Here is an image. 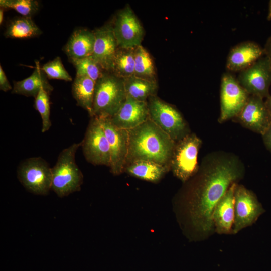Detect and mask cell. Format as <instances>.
<instances>
[{
  "instance_id": "1",
  "label": "cell",
  "mask_w": 271,
  "mask_h": 271,
  "mask_svg": "<svg viewBox=\"0 0 271 271\" xmlns=\"http://www.w3.org/2000/svg\"><path fill=\"white\" fill-rule=\"evenodd\" d=\"M243 173V166L235 156L219 154L208 156L185 202L189 222L197 232L205 235L215 231L214 209Z\"/></svg>"
},
{
  "instance_id": "2",
  "label": "cell",
  "mask_w": 271,
  "mask_h": 271,
  "mask_svg": "<svg viewBox=\"0 0 271 271\" xmlns=\"http://www.w3.org/2000/svg\"><path fill=\"white\" fill-rule=\"evenodd\" d=\"M128 131L126 165L136 161L147 160L170 168L176 142L153 121L149 118Z\"/></svg>"
},
{
  "instance_id": "3",
  "label": "cell",
  "mask_w": 271,
  "mask_h": 271,
  "mask_svg": "<svg viewBox=\"0 0 271 271\" xmlns=\"http://www.w3.org/2000/svg\"><path fill=\"white\" fill-rule=\"evenodd\" d=\"M126 96L124 79L111 72L104 71L95 82L92 117H112Z\"/></svg>"
},
{
  "instance_id": "4",
  "label": "cell",
  "mask_w": 271,
  "mask_h": 271,
  "mask_svg": "<svg viewBox=\"0 0 271 271\" xmlns=\"http://www.w3.org/2000/svg\"><path fill=\"white\" fill-rule=\"evenodd\" d=\"M81 142L73 143L59 154L52 168L51 189L60 197L78 191L83 183V174L77 165L75 155Z\"/></svg>"
},
{
  "instance_id": "5",
  "label": "cell",
  "mask_w": 271,
  "mask_h": 271,
  "mask_svg": "<svg viewBox=\"0 0 271 271\" xmlns=\"http://www.w3.org/2000/svg\"><path fill=\"white\" fill-rule=\"evenodd\" d=\"M149 118L176 143L190 133L189 127L176 108L156 95L147 100Z\"/></svg>"
},
{
  "instance_id": "6",
  "label": "cell",
  "mask_w": 271,
  "mask_h": 271,
  "mask_svg": "<svg viewBox=\"0 0 271 271\" xmlns=\"http://www.w3.org/2000/svg\"><path fill=\"white\" fill-rule=\"evenodd\" d=\"M201 145V140L195 133H191L176 143L170 170L183 183L195 175L199 170L197 160Z\"/></svg>"
},
{
  "instance_id": "7",
  "label": "cell",
  "mask_w": 271,
  "mask_h": 271,
  "mask_svg": "<svg viewBox=\"0 0 271 271\" xmlns=\"http://www.w3.org/2000/svg\"><path fill=\"white\" fill-rule=\"evenodd\" d=\"M17 173L22 184L34 194L46 195L51 189L52 168L41 157L24 160L20 164Z\"/></svg>"
},
{
  "instance_id": "8",
  "label": "cell",
  "mask_w": 271,
  "mask_h": 271,
  "mask_svg": "<svg viewBox=\"0 0 271 271\" xmlns=\"http://www.w3.org/2000/svg\"><path fill=\"white\" fill-rule=\"evenodd\" d=\"M87 127L82 149L86 160L94 165H105L109 167L110 151L108 141L98 117L93 116Z\"/></svg>"
},
{
  "instance_id": "9",
  "label": "cell",
  "mask_w": 271,
  "mask_h": 271,
  "mask_svg": "<svg viewBox=\"0 0 271 271\" xmlns=\"http://www.w3.org/2000/svg\"><path fill=\"white\" fill-rule=\"evenodd\" d=\"M249 96L231 72L223 73L221 79L219 122L234 118L242 109Z\"/></svg>"
},
{
  "instance_id": "10",
  "label": "cell",
  "mask_w": 271,
  "mask_h": 271,
  "mask_svg": "<svg viewBox=\"0 0 271 271\" xmlns=\"http://www.w3.org/2000/svg\"><path fill=\"white\" fill-rule=\"evenodd\" d=\"M264 212L255 194L237 184L234 193V221L233 234L252 225Z\"/></svg>"
},
{
  "instance_id": "11",
  "label": "cell",
  "mask_w": 271,
  "mask_h": 271,
  "mask_svg": "<svg viewBox=\"0 0 271 271\" xmlns=\"http://www.w3.org/2000/svg\"><path fill=\"white\" fill-rule=\"evenodd\" d=\"M111 24L118 47L136 48L141 45L144 29L129 5L117 13Z\"/></svg>"
},
{
  "instance_id": "12",
  "label": "cell",
  "mask_w": 271,
  "mask_h": 271,
  "mask_svg": "<svg viewBox=\"0 0 271 271\" xmlns=\"http://www.w3.org/2000/svg\"><path fill=\"white\" fill-rule=\"evenodd\" d=\"M240 85L250 95L262 99L269 95L271 85V63L264 55L247 68L239 72L237 77Z\"/></svg>"
},
{
  "instance_id": "13",
  "label": "cell",
  "mask_w": 271,
  "mask_h": 271,
  "mask_svg": "<svg viewBox=\"0 0 271 271\" xmlns=\"http://www.w3.org/2000/svg\"><path fill=\"white\" fill-rule=\"evenodd\" d=\"M109 142L110 151V171L114 175L124 172L128 147V131L113 124L109 117H98Z\"/></svg>"
},
{
  "instance_id": "14",
  "label": "cell",
  "mask_w": 271,
  "mask_h": 271,
  "mask_svg": "<svg viewBox=\"0 0 271 271\" xmlns=\"http://www.w3.org/2000/svg\"><path fill=\"white\" fill-rule=\"evenodd\" d=\"M244 127L262 135L271 124V116L261 97L250 95L239 113L233 118Z\"/></svg>"
},
{
  "instance_id": "15",
  "label": "cell",
  "mask_w": 271,
  "mask_h": 271,
  "mask_svg": "<svg viewBox=\"0 0 271 271\" xmlns=\"http://www.w3.org/2000/svg\"><path fill=\"white\" fill-rule=\"evenodd\" d=\"M93 32L95 39L91 56L104 71L111 72L113 58L118 47L111 24Z\"/></svg>"
},
{
  "instance_id": "16",
  "label": "cell",
  "mask_w": 271,
  "mask_h": 271,
  "mask_svg": "<svg viewBox=\"0 0 271 271\" xmlns=\"http://www.w3.org/2000/svg\"><path fill=\"white\" fill-rule=\"evenodd\" d=\"M115 126L129 130L149 118L147 102L135 100L127 96L116 113L109 117Z\"/></svg>"
},
{
  "instance_id": "17",
  "label": "cell",
  "mask_w": 271,
  "mask_h": 271,
  "mask_svg": "<svg viewBox=\"0 0 271 271\" xmlns=\"http://www.w3.org/2000/svg\"><path fill=\"white\" fill-rule=\"evenodd\" d=\"M264 55L263 48L257 43L246 41L234 46L230 50L226 68L229 72H240Z\"/></svg>"
},
{
  "instance_id": "18",
  "label": "cell",
  "mask_w": 271,
  "mask_h": 271,
  "mask_svg": "<svg viewBox=\"0 0 271 271\" xmlns=\"http://www.w3.org/2000/svg\"><path fill=\"white\" fill-rule=\"evenodd\" d=\"M233 184L216 205L212 214L215 231L219 234H233L234 221V193Z\"/></svg>"
},
{
  "instance_id": "19",
  "label": "cell",
  "mask_w": 271,
  "mask_h": 271,
  "mask_svg": "<svg viewBox=\"0 0 271 271\" xmlns=\"http://www.w3.org/2000/svg\"><path fill=\"white\" fill-rule=\"evenodd\" d=\"M95 39L93 31L84 28L74 31L63 48L69 61L91 56Z\"/></svg>"
},
{
  "instance_id": "20",
  "label": "cell",
  "mask_w": 271,
  "mask_h": 271,
  "mask_svg": "<svg viewBox=\"0 0 271 271\" xmlns=\"http://www.w3.org/2000/svg\"><path fill=\"white\" fill-rule=\"evenodd\" d=\"M36 68L28 77L13 83L12 93L35 98L42 89L45 90L50 95L53 87L49 83L48 78L42 70L38 62Z\"/></svg>"
},
{
  "instance_id": "21",
  "label": "cell",
  "mask_w": 271,
  "mask_h": 271,
  "mask_svg": "<svg viewBox=\"0 0 271 271\" xmlns=\"http://www.w3.org/2000/svg\"><path fill=\"white\" fill-rule=\"evenodd\" d=\"M170 170L169 166L147 160H138L126 165L124 172L146 181L158 183Z\"/></svg>"
},
{
  "instance_id": "22",
  "label": "cell",
  "mask_w": 271,
  "mask_h": 271,
  "mask_svg": "<svg viewBox=\"0 0 271 271\" xmlns=\"http://www.w3.org/2000/svg\"><path fill=\"white\" fill-rule=\"evenodd\" d=\"M95 82L87 77L76 75L72 85V94L77 105L87 111L90 117L93 116Z\"/></svg>"
},
{
  "instance_id": "23",
  "label": "cell",
  "mask_w": 271,
  "mask_h": 271,
  "mask_svg": "<svg viewBox=\"0 0 271 271\" xmlns=\"http://www.w3.org/2000/svg\"><path fill=\"white\" fill-rule=\"evenodd\" d=\"M42 31L32 18L18 17L8 24L4 32L6 38L30 39L40 35Z\"/></svg>"
},
{
  "instance_id": "24",
  "label": "cell",
  "mask_w": 271,
  "mask_h": 271,
  "mask_svg": "<svg viewBox=\"0 0 271 271\" xmlns=\"http://www.w3.org/2000/svg\"><path fill=\"white\" fill-rule=\"evenodd\" d=\"M127 96L143 102H147L151 96L156 95L157 82L141 78L134 75L123 79Z\"/></svg>"
},
{
  "instance_id": "25",
  "label": "cell",
  "mask_w": 271,
  "mask_h": 271,
  "mask_svg": "<svg viewBox=\"0 0 271 271\" xmlns=\"http://www.w3.org/2000/svg\"><path fill=\"white\" fill-rule=\"evenodd\" d=\"M134 48H117L111 72L123 79L134 75Z\"/></svg>"
},
{
  "instance_id": "26",
  "label": "cell",
  "mask_w": 271,
  "mask_h": 271,
  "mask_svg": "<svg viewBox=\"0 0 271 271\" xmlns=\"http://www.w3.org/2000/svg\"><path fill=\"white\" fill-rule=\"evenodd\" d=\"M135 76L156 82L153 60L148 51L141 45L134 48Z\"/></svg>"
},
{
  "instance_id": "27",
  "label": "cell",
  "mask_w": 271,
  "mask_h": 271,
  "mask_svg": "<svg viewBox=\"0 0 271 271\" xmlns=\"http://www.w3.org/2000/svg\"><path fill=\"white\" fill-rule=\"evenodd\" d=\"M76 70V75L87 77L96 82L104 70L91 56L71 62Z\"/></svg>"
},
{
  "instance_id": "28",
  "label": "cell",
  "mask_w": 271,
  "mask_h": 271,
  "mask_svg": "<svg viewBox=\"0 0 271 271\" xmlns=\"http://www.w3.org/2000/svg\"><path fill=\"white\" fill-rule=\"evenodd\" d=\"M49 95L45 90L42 89L35 98L34 107L41 116L42 132L48 131L52 125Z\"/></svg>"
},
{
  "instance_id": "29",
  "label": "cell",
  "mask_w": 271,
  "mask_h": 271,
  "mask_svg": "<svg viewBox=\"0 0 271 271\" xmlns=\"http://www.w3.org/2000/svg\"><path fill=\"white\" fill-rule=\"evenodd\" d=\"M0 6L5 10L13 9L23 17L32 18L38 11L39 3L36 0H1Z\"/></svg>"
},
{
  "instance_id": "30",
  "label": "cell",
  "mask_w": 271,
  "mask_h": 271,
  "mask_svg": "<svg viewBox=\"0 0 271 271\" xmlns=\"http://www.w3.org/2000/svg\"><path fill=\"white\" fill-rule=\"evenodd\" d=\"M48 79L71 81L72 79L65 69L59 57L44 64L41 67Z\"/></svg>"
},
{
  "instance_id": "31",
  "label": "cell",
  "mask_w": 271,
  "mask_h": 271,
  "mask_svg": "<svg viewBox=\"0 0 271 271\" xmlns=\"http://www.w3.org/2000/svg\"><path fill=\"white\" fill-rule=\"evenodd\" d=\"M12 87L2 67L0 66V89L4 92L12 90Z\"/></svg>"
},
{
  "instance_id": "32",
  "label": "cell",
  "mask_w": 271,
  "mask_h": 271,
  "mask_svg": "<svg viewBox=\"0 0 271 271\" xmlns=\"http://www.w3.org/2000/svg\"><path fill=\"white\" fill-rule=\"evenodd\" d=\"M261 136L265 148L271 153V124Z\"/></svg>"
},
{
  "instance_id": "33",
  "label": "cell",
  "mask_w": 271,
  "mask_h": 271,
  "mask_svg": "<svg viewBox=\"0 0 271 271\" xmlns=\"http://www.w3.org/2000/svg\"><path fill=\"white\" fill-rule=\"evenodd\" d=\"M263 50L264 55L269 58L271 63V36L267 40Z\"/></svg>"
},
{
  "instance_id": "34",
  "label": "cell",
  "mask_w": 271,
  "mask_h": 271,
  "mask_svg": "<svg viewBox=\"0 0 271 271\" xmlns=\"http://www.w3.org/2000/svg\"><path fill=\"white\" fill-rule=\"evenodd\" d=\"M265 103L271 116V94L266 98Z\"/></svg>"
},
{
  "instance_id": "35",
  "label": "cell",
  "mask_w": 271,
  "mask_h": 271,
  "mask_svg": "<svg viewBox=\"0 0 271 271\" xmlns=\"http://www.w3.org/2000/svg\"><path fill=\"white\" fill-rule=\"evenodd\" d=\"M266 18L268 21H271V0L268 2V13Z\"/></svg>"
},
{
  "instance_id": "36",
  "label": "cell",
  "mask_w": 271,
  "mask_h": 271,
  "mask_svg": "<svg viewBox=\"0 0 271 271\" xmlns=\"http://www.w3.org/2000/svg\"><path fill=\"white\" fill-rule=\"evenodd\" d=\"M4 10H5L4 8L1 7V9H0V24H2L4 20Z\"/></svg>"
}]
</instances>
